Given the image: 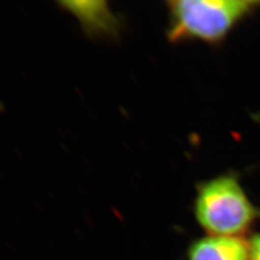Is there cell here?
Returning a JSON list of instances; mask_svg holds the SVG:
<instances>
[{
    "label": "cell",
    "instance_id": "1",
    "mask_svg": "<svg viewBox=\"0 0 260 260\" xmlns=\"http://www.w3.org/2000/svg\"><path fill=\"white\" fill-rule=\"evenodd\" d=\"M167 39L172 44L197 41L217 46L260 10L254 0H170Z\"/></svg>",
    "mask_w": 260,
    "mask_h": 260
},
{
    "label": "cell",
    "instance_id": "2",
    "mask_svg": "<svg viewBox=\"0 0 260 260\" xmlns=\"http://www.w3.org/2000/svg\"><path fill=\"white\" fill-rule=\"evenodd\" d=\"M194 212L198 223L209 235L221 236H240L260 217L234 173L200 182Z\"/></svg>",
    "mask_w": 260,
    "mask_h": 260
},
{
    "label": "cell",
    "instance_id": "3",
    "mask_svg": "<svg viewBox=\"0 0 260 260\" xmlns=\"http://www.w3.org/2000/svg\"><path fill=\"white\" fill-rule=\"evenodd\" d=\"M66 9L79 19L86 32L93 36L117 38L121 22L104 1L62 2Z\"/></svg>",
    "mask_w": 260,
    "mask_h": 260
},
{
    "label": "cell",
    "instance_id": "4",
    "mask_svg": "<svg viewBox=\"0 0 260 260\" xmlns=\"http://www.w3.org/2000/svg\"><path fill=\"white\" fill-rule=\"evenodd\" d=\"M189 260H249V242L240 236L208 235L194 242Z\"/></svg>",
    "mask_w": 260,
    "mask_h": 260
},
{
    "label": "cell",
    "instance_id": "5",
    "mask_svg": "<svg viewBox=\"0 0 260 260\" xmlns=\"http://www.w3.org/2000/svg\"><path fill=\"white\" fill-rule=\"evenodd\" d=\"M249 260H260V233L254 234L249 241Z\"/></svg>",
    "mask_w": 260,
    "mask_h": 260
}]
</instances>
